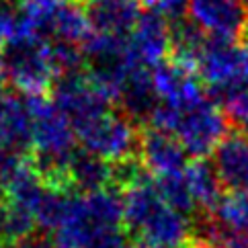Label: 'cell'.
Segmentation results:
<instances>
[{
    "instance_id": "5bb4252c",
    "label": "cell",
    "mask_w": 248,
    "mask_h": 248,
    "mask_svg": "<svg viewBox=\"0 0 248 248\" xmlns=\"http://www.w3.org/2000/svg\"><path fill=\"white\" fill-rule=\"evenodd\" d=\"M214 170L221 187L232 193H248V131H232L214 152Z\"/></svg>"
},
{
    "instance_id": "d6986e66",
    "label": "cell",
    "mask_w": 248,
    "mask_h": 248,
    "mask_svg": "<svg viewBox=\"0 0 248 248\" xmlns=\"http://www.w3.org/2000/svg\"><path fill=\"white\" fill-rule=\"evenodd\" d=\"M88 35H91V25H88L84 6L76 2L62 4L49 27V37L56 43H68V46L82 47Z\"/></svg>"
},
{
    "instance_id": "2e32d148",
    "label": "cell",
    "mask_w": 248,
    "mask_h": 248,
    "mask_svg": "<svg viewBox=\"0 0 248 248\" xmlns=\"http://www.w3.org/2000/svg\"><path fill=\"white\" fill-rule=\"evenodd\" d=\"M68 185L70 189L80 193H96L113 189L115 185V166L101 160L99 156L88 152H76L68 166Z\"/></svg>"
},
{
    "instance_id": "ac0fdd59",
    "label": "cell",
    "mask_w": 248,
    "mask_h": 248,
    "mask_svg": "<svg viewBox=\"0 0 248 248\" xmlns=\"http://www.w3.org/2000/svg\"><path fill=\"white\" fill-rule=\"evenodd\" d=\"M185 181L191 191V197L195 201L197 209L211 211L219 199H221V183L214 170V166L203 162V160H193L185 168Z\"/></svg>"
},
{
    "instance_id": "9c48e42d",
    "label": "cell",
    "mask_w": 248,
    "mask_h": 248,
    "mask_svg": "<svg viewBox=\"0 0 248 248\" xmlns=\"http://www.w3.org/2000/svg\"><path fill=\"white\" fill-rule=\"evenodd\" d=\"M51 101L74 125L76 136L80 129L91 125L93 121H96L101 115L109 111V103L96 91V86L93 84L86 72L62 76L54 84Z\"/></svg>"
},
{
    "instance_id": "f546056e",
    "label": "cell",
    "mask_w": 248,
    "mask_h": 248,
    "mask_svg": "<svg viewBox=\"0 0 248 248\" xmlns=\"http://www.w3.org/2000/svg\"><path fill=\"white\" fill-rule=\"evenodd\" d=\"M4 201V191H2V185H0V203Z\"/></svg>"
},
{
    "instance_id": "4316f807",
    "label": "cell",
    "mask_w": 248,
    "mask_h": 248,
    "mask_svg": "<svg viewBox=\"0 0 248 248\" xmlns=\"http://www.w3.org/2000/svg\"><path fill=\"white\" fill-rule=\"evenodd\" d=\"M13 248H51V246H49V240H27V242L16 244Z\"/></svg>"
},
{
    "instance_id": "d6a6232c",
    "label": "cell",
    "mask_w": 248,
    "mask_h": 248,
    "mask_svg": "<svg viewBox=\"0 0 248 248\" xmlns=\"http://www.w3.org/2000/svg\"><path fill=\"white\" fill-rule=\"evenodd\" d=\"M246 35H248V27H246Z\"/></svg>"
},
{
    "instance_id": "f1b7e54d",
    "label": "cell",
    "mask_w": 248,
    "mask_h": 248,
    "mask_svg": "<svg viewBox=\"0 0 248 248\" xmlns=\"http://www.w3.org/2000/svg\"><path fill=\"white\" fill-rule=\"evenodd\" d=\"M187 248H216V246H211V244H207V242H201V240H193Z\"/></svg>"
},
{
    "instance_id": "44dd1931",
    "label": "cell",
    "mask_w": 248,
    "mask_h": 248,
    "mask_svg": "<svg viewBox=\"0 0 248 248\" xmlns=\"http://www.w3.org/2000/svg\"><path fill=\"white\" fill-rule=\"evenodd\" d=\"M37 219L29 209L15 205L11 201L0 203V244H23L31 240Z\"/></svg>"
},
{
    "instance_id": "6da1fadb",
    "label": "cell",
    "mask_w": 248,
    "mask_h": 248,
    "mask_svg": "<svg viewBox=\"0 0 248 248\" xmlns=\"http://www.w3.org/2000/svg\"><path fill=\"white\" fill-rule=\"evenodd\" d=\"M123 226L136 238L138 248H187L193 226L160 197L154 181L140 179L123 189Z\"/></svg>"
},
{
    "instance_id": "7c38bea8",
    "label": "cell",
    "mask_w": 248,
    "mask_h": 248,
    "mask_svg": "<svg viewBox=\"0 0 248 248\" xmlns=\"http://www.w3.org/2000/svg\"><path fill=\"white\" fill-rule=\"evenodd\" d=\"M138 156L144 170L152 172L154 179L181 174L187 168V158H189V154L181 146V141L172 134H166V131L154 127L146 131V134H141Z\"/></svg>"
},
{
    "instance_id": "cb8c5ba5",
    "label": "cell",
    "mask_w": 248,
    "mask_h": 248,
    "mask_svg": "<svg viewBox=\"0 0 248 248\" xmlns=\"http://www.w3.org/2000/svg\"><path fill=\"white\" fill-rule=\"evenodd\" d=\"M19 29V15L11 0H0V46H6Z\"/></svg>"
},
{
    "instance_id": "603a6c76",
    "label": "cell",
    "mask_w": 248,
    "mask_h": 248,
    "mask_svg": "<svg viewBox=\"0 0 248 248\" xmlns=\"http://www.w3.org/2000/svg\"><path fill=\"white\" fill-rule=\"evenodd\" d=\"M221 96H224L221 103H224V113L228 121L240 127V131H248V78H242Z\"/></svg>"
},
{
    "instance_id": "277c9868",
    "label": "cell",
    "mask_w": 248,
    "mask_h": 248,
    "mask_svg": "<svg viewBox=\"0 0 248 248\" xmlns=\"http://www.w3.org/2000/svg\"><path fill=\"white\" fill-rule=\"evenodd\" d=\"M150 123L154 129L172 134L195 160H203L207 154H214L219 141L228 136L226 113L211 99L185 111H170L158 105Z\"/></svg>"
},
{
    "instance_id": "e0dca14e",
    "label": "cell",
    "mask_w": 248,
    "mask_h": 248,
    "mask_svg": "<svg viewBox=\"0 0 248 248\" xmlns=\"http://www.w3.org/2000/svg\"><path fill=\"white\" fill-rule=\"evenodd\" d=\"M127 78L121 93V107L129 119H150L158 107V96L154 93L152 72L144 68L127 66Z\"/></svg>"
},
{
    "instance_id": "30bf717a",
    "label": "cell",
    "mask_w": 248,
    "mask_h": 248,
    "mask_svg": "<svg viewBox=\"0 0 248 248\" xmlns=\"http://www.w3.org/2000/svg\"><path fill=\"white\" fill-rule=\"evenodd\" d=\"M152 84L158 105L170 111H185L207 99L195 68L176 60H164L152 70Z\"/></svg>"
},
{
    "instance_id": "4dcf8cb0",
    "label": "cell",
    "mask_w": 248,
    "mask_h": 248,
    "mask_svg": "<svg viewBox=\"0 0 248 248\" xmlns=\"http://www.w3.org/2000/svg\"><path fill=\"white\" fill-rule=\"evenodd\" d=\"M141 2H148V4H154V0H141Z\"/></svg>"
},
{
    "instance_id": "5b68a950",
    "label": "cell",
    "mask_w": 248,
    "mask_h": 248,
    "mask_svg": "<svg viewBox=\"0 0 248 248\" xmlns=\"http://www.w3.org/2000/svg\"><path fill=\"white\" fill-rule=\"evenodd\" d=\"M4 66V80L27 96H41L54 86L58 70L54 64L51 43L39 35L16 33L0 49Z\"/></svg>"
},
{
    "instance_id": "d4e9b609",
    "label": "cell",
    "mask_w": 248,
    "mask_h": 248,
    "mask_svg": "<svg viewBox=\"0 0 248 248\" xmlns=\"http://www.w3.org/2000/svg\"><path fill=\"white\" fill-rule=\"evenodd\" d=\"M191 0H154V13H158L164 19L179 21L181 16L187 13Z\"/></svg>"
},
{
    "instance_id": "3957f363",
    "label": "cell",
    "mask_w": 248,
    "mask_h": 248,
    "mask_svg": "<svg viewBox=\"0 0 248 248\" xmlns=\"http://www.w3.org/2000/svg\"><path fill=\"white\" fill-rule=\"evenodd\" d=\"M31 115V150L33 164L37 166L47 185L70 191L68 166L76 154V129L56 103L46 96H27Z\"/></svg>"
},
{
    "instance_id": "484cf974",
    "label": "cell",
    "mask_w": 248,
    "mask_h": 248,
    "mask_svg": "<svg viewBox=\"0 0 248 248\" xmlns=\"http://www.w3.org/2000/svg\"><path fill=\"white\" fill-rule=\"evenodd\" d=\"M13 156H16V154H15V152H11V150H8V148L4 146V141L0 140V170H2L4 164H6L8 160H11Z\"/></svg>"
},
{
    "instance_id": "836d02e7",
    "label": "cell",
    "mask_w": 248,
    "mask_h": 248,
    "mask_svg": "<svg viewBox=\"0 0 248 248\" xmlns=\"http://www.w3.org/2000/svg\"><path fill=\"white\" fill-rule=\"evenodd\" d=\"M0 248H2V244H0Z\"/></svg>"
},
{
    "instance_id": "7a4b0ae2",
    "label": "cell",
    "mask_w": 248,
    "mask_h": 248,
    "mask_svg": "<svg viewBox=\"0 0 248 248\" xmlns=\"http://www.w3.org/2000/svg\"><path fill=\"white\" fill-rule=\"evenodd\" d=\"M123 201L113 189L72 195L64 221L51 232V248H99L121 238Z\"/></svg>"
},
{
    "instance_id": "83f0119b",
    "label": "cell",
    "mask_w": 248,
    "mask_h": 248,
    "mask_svg": "<svg viewBox=\"0 0 248 248\" xmlns=\"http://www.w3.org/2000/svg\"><path fill=\"white\" fill-rule=\"evenodd\" d=\"M99 248H138V246L127 244V240L121 236V238H115V240H111V242H107V244H103V246H99Z\"/></svg>"
},
{
    "instance_id": "52a82bcc",
    "label": "cell",
    "mask_w": 248,
    "mask_h": 248,
    "mask_svg": "<svg viewBox=\"0 0 248 248\" xmlns=\"http://www.w3.org/2000/svg\"><path fill=\"white\" fill-rule=\"evenodd\" d=\"M248 70V47L232 41L205 39L199 51L195 72L199 80L211 86L219 94L232 88L246 76Z\"/></svg>"
},
{
    "instance_id": "4fadbf2b",
    "label": "cell",
    "mask_w": 248,
    "mask_h": 248,
    "mask_svg": "<svg viewBox=\"0 0 248 248\" xmlns=\"http://www.w3.org/2000/svg\"><path fill=\"white\" fill-rule=\"evenodd\" d=\"M84 13L93 33L127 39L141 19V0H84Z\"/></svg>"
},
{
    "instance_id": "ba28073f",
    "label": "cell",
    "mask_w": 248,
    "mask_h": 248,
    "mask_svg": "<svg viewBox=\"0 0 248 248\" xmlns=\"http://www.w3.org/2000/svg\"><path fill=\"white\" fill-rule=\"evenodd\" d=\"M187 15L207 39L238 43L248 27V6L242 0H191Z\"/></svg>"
},
{
    "instance_id": "ffe728a7",
    "label": "cell",
    "mask_w": 248,
    "mask_h": 248,
    "mask_svg": "<svg viewBox=\"0 0 248 248\" xmlns=\"http://www.w3.org/2000/svg\"><path fill=\"white\" fill-rule=\"evenodd\" d=\"M64 4L62 0H19L16 15H19V29L16 33L25 35H49V27L54 23V16Z\"/></svg>"
},
{
    "instance_id": "8fae6325",
    "label": "cell",
    "mask_w": 248,
    "mask_h": 248,
    "mask_svg": "<svg viewBox=\"0 0 248 248\" xmlns=\"http://www.w3.org/2000/svg\"><path fill=\"white\" fill-rule=\"evenodd\" d=\"M172 35L164 16L158 13L141 15L136 29L129 33L125 46V60L131 68L154 70L170 54Z\"/></svg>"
},
{
    "instance_id": "7402d4cb",
    "label": "cell",
    "mask_w": 248,
    "mask_h": 248,
    "mask_svg": "<svg viewBox=\"0 0 248 248\" xmlns=\"http://www.w3.org/2000/svg\"><path fill=\"white\" fill-rule=\"evenodd\" d=\"M160 197L170 205L174 211L191 217L193 211L197 209L195 201L191 197V191L187 187V181H185V170L181 174H172V176H162V179L154 181Z\"/></svg>"
},
{
    "instance_id": "8992f818",
    "label": "cell",
    "mask_w": 248,
    "mask_h": 248,
    "mask_svg": "<svg viewBox=\"0 0 248 248\" xmlns=\"http://www.w3.org/2000/svg\"><path fill=\"white\" fill-rule=\"evenodd\" d=\"M140 138L141 134L134 119H129L123 111H107L91 125L78 131V140L82 141L84 152L99 156L109 164L134 160L140 148Z\"/></svg>"
},
{
    "instance_id": "1f68e13d",
    "label": "cell",
    "mask_w": 248,
    "mask_h": 248,
    "mask_svg": "<svg viewBox=\"0 0 248 248\" xmlns=\"http://www.w3.org/2000/svg\"><path fill=\"white\" fill-rule=\"evenodd\" d=\"M242 2H244V4H246V6H248V0H242Z\"/></svg>"
},
{
    "instance_id": "9a60e30c",
    "label": "cell",
    "mask_w": 248,
    "mask_h": 248,
    "mask_svg": "<svg viewBox=\"0 0 248 248\" xmlns=\"http://www.w3.org/2000/svg\"><path fill=\"white\" fill-rule=\"evenodd\" d=\"M0 140L15 154L31 148V115L27 101L0 91Z\"/></svg>"
}]
</instances>
